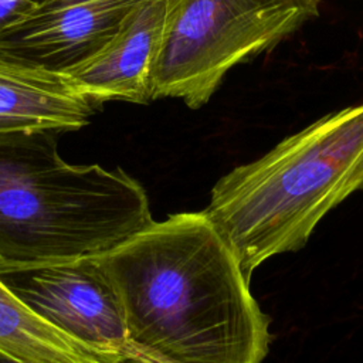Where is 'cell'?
<instances>
[{
	"label": "cell",
	"mask_w": 363,
	"mask_h": 363,
	"mask_svg": "<svg viewBox=\"0 0 363 363\" xmlns=\"http://www.w3.org/2000/svg\"><path fill=\"white\" fill-rule=\"evenodd\" d=\"M98 259L140 356L156 363L264 362L269 318L203 211L153 221Z\"/></svg>",
	"instance_id": "6da1fadb"
},
{
	"label": "cell",
	"mask_w": 363,
	"mask_h": 363,
	"mask_svg": "<svg viewBox=\"0 0 363 363\" xmlns=\"http://www.w3.org/2000/svg\"><path fill=\"white\" fill-rule=\"evenodd\" d=\"M363 190V102L328 113L282 139L213 187L203 210L244 275L298 251L318 223Z\"/></svg>",
	"instance_id": "7a4b0ae2"
},
{
	"label": "cell",
	"mask_w": 363,
	"mask_h": 363,
	"mask_svg": "<svg viewBox=\"0 0 363 363\" xmlns=\"http://www.w3.org/2000/svg\"><path fill=\"white\" fill-rule=\"evenodd\" d=\"M58 132L0 133V261L102 255L153 223L142 184L121 167L69 164Z\"/></svg>",
	"instance_id": "3957f363"
},
{
	"label": "cell",
	"mask_w": 363,
	"mask_h": 363,
	"mask_svg": "<svg viewBox=\"0 0 363 363\" xmlns=\"http://www.w3.org/2000/svg\"><path fill=\"white\" fill-rule=\"evenodd\" d=\"M320 0H167L152 101L204 106L237 65L319 17Z\"/></svg>",
	"instance_id": "277c9868"
},
{
	"label": "cell",
	"mask_w": 363,
	"mask_h": 363,
	"mask_svg": "<svg viewBox=\"0 0 363 363\" xmlns=\"http://www.w3.org/2000/svg\"><path fill=\"white\" fill-rule=\"evenodd\" d=\"M0 281L69 337L119 357L139 354L129 345L116 292L98 257L47 264L0 261Z\"/></svg>",
	"instance_id": "5b68a950"
},
{
	"label": "cell",
	"mask_w": 363,
	"mask_h": 363,
	"mask_svg": "<svg viewBox=\"0 0 363 363\" xmlns=\"http://www.w3.org/2000/svg\"><path fill=\"white\" fill-rule=\"evenodd\" d=\"M142 0H44L0 33V61L67 77L98 55Z\"/></svg>",
	"instance_id": "8992f818"
},
{
	"label": "cell",
	"mask_w": 363,
	"mask_h": 363,
	"mask_svg": "<svg viewBox=\"0 0 363 363\" xmlns=\"http://www.w3.org/2000/svg\"><path fill=\"white\" fill-rule=\"evenodd\" d=\"M166 11L167 0H142L111 43L65 78L81 94L101 104H149Z\"/></svg>",
	"instance_id": "52a82bcc"
},
{
	"label": "cell",
	"mask_w": 363,
	"mask_h": 363,
	"mask_svg": "<svg viewBox=\"0 0 363 363\" xmlns=\"http://www.w3.org/2000/svg\"><path fill=\"white\" fill-rule=\"evenodd\" d=\"M101 108L65 77L0 61V133L78 130Z\"/></svg>",
	"instance_id": "ba28073f"
},
{
	"label": "cell",
	"mask_w": 363,
	"mask_h": 363,
	"mask_svg": "<svg viewBox=\"0 0 363 363\" xmlns=\"http://www.w3.org/2000/svg\"><path fill=\"white\" fill-rule=\"evenodd\" d=\"M0 350L27 363H118L33 313L0 281ZM133 356V354H132Z\"/></svg>",
	"instance_id": "9c48e42d"
},
{
	"label": "cell",
	"mask_w": 363,
	"mask_h": 363,
	"mask_svg": "<svg viewBox=\"0 0 363 363\" xmlns=\"http://www.w3.org/2000/svg\"><path fill=\"white\" fill-rule=\"evenodd\" d=\"M44 0H0V33L20 21Z\"/></svg>",
	"instance_id": "30bf717a"
},
{
	"label": "cell",
	"mask_w": 363,
	"mask_h": 363,
	"mask_svg": "<svg viewBox=\"0 0 363 363\" xmlns=\"http://www.w3.org/2000/svg\"><path fill=\"white\" fill-rule=\"evenodd\" d=\"M0 363H27V362H23V360H20V359H17V357H14L11 354H7V353L0 350ZM118 363H156V362H153V360H150L147 357H143L140 354H133V356L122 359Z\"/></svg>",
	"instance_id": "8fae6325"
}]
</instances>
